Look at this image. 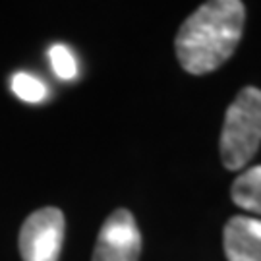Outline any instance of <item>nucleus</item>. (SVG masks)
I'll return each mask as SVG.
<instances>
[{
	"label": "nucleus",
	"instance_id": "1",
	"mask_svg": "<svg viewBox=\"0 0 261 261\" xmlns=\"http://www.w3.org/2000/svg\"><path fill=\"white\" fill-rule=\"evenodd\" d=\"M246 8L238 0L207 2L182 23L176 35V55L182 68L194 75L223 66L242 37Z\"/></svg>",
	"mask_w": 261,
	"mask_h": 261
},
{
	"label": "nucleus",
	"instance_id": "2",
	"mask_svg": "<svg viewBox=\"0 0 261 261\" xmlns=\"http://www.w3.org/2000/svg\"><path fill=\"white\" fill-rule=\"evenodd\" d=\"M261 145V91L246 87L226 111L221 134V159L228 170L246 167Z\"/></svg>",
	"mask_w": 261,
	"mask_h": 261
},
{
	"label": "nucleus",
	"instance_id": "3",
	"mask_svg": "<svg viewBox=\"0 0 261 261\" xmlns=\"http://www.w3.org/2000/svg\"><path fill=\"white\" fill-rule=\"evenodd\" d=\"M64 240V215L56 207H43L25 219L19 230L23 261H58Z\"/></svg>",
	"mask_w": 261,
	"mask_h": 261
},
{
	"label": "nucleus",
	"instance_id": "4",
	"mask_svg": "<svg viewBox=\"0 0 261 261\" xmlns=\"http://www.w3.org/2000/svg\"><path fill=\"white\" fill-rule=\"evenodd\" d=\"M141 234L130 211L116 209L101 226L93 261H138Z\"/></svg>",
	"mask_w": 261,
	"mask_h": 261
},
{
	"label": "nucleus",
	"instance_id": "5",
	"mask_svg": "<svg viewBox=\"0 0 261 261\" xmlns=\"http://www.w3.org/2000/svg\"><path fill=\"white\" fill-rule=\"evenodd\" d=\"M224 253L228 261H261V221L232 217L224 226Z\"/></svg>",
	"mask_w": 261,
	"mask_h": 261
},
{
	"label": "nucleus",
	"instance_id": "6",
	"mask_svg": "<svg viewBox=\"0 0 261 261\" xmlns=\"http://www.w3.org/2000/svg\"><path fill=\"white\" fill-rule=\"evenodd\" d=\"M230 194L236 205L261 215V165L248 168L236 178Z\"/></svg>",
	"mask_w": 261,
	"mask_h": 261
},
{
	"label": "nucleus",
	"instance_id": "7",
	"mask_svg": "<svg viewBox=\"0 0 261 261\" xmlns=\"http://www.w3.org/2000/svg\"><path fill=\"white\" fill-rule=\"evenodd\" d=\"M12 91L25 103H41L47 99V85L28 72L12 75Z\"/></svg>",
	"mask_w": 261,
	"mask_h": 261
},
{
	"label": "nucleus",
	"instance_id": "8",
	"mask_svg": "<svg viewBox=\"0 0 261 261\" xmlns=\"http://www.w3.org/2000/svg\"><path fill=\"white\" fill-rule=\"evenodd\" d=\"M48 60L53 64L55 74L60 80H74L77 75V62H75L72 50L66 47V45H53L48 50Z\"/></svg>",
	"mask_w": 261,
	"mask_h": 261
}]
</instances>
